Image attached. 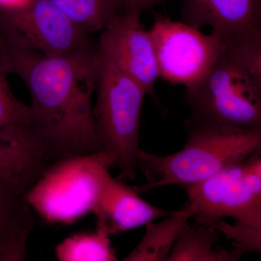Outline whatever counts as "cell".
<instances>
[{
  "mask_svg": "<svg viewBox=\"0 0 261 261\" xmlns=\"http://www.w3.org/2000/svg\"><path fill=\"white\" fill-rule=\"evenodd\" d=\"M140 13L121 11L102 31L97 47L146 94L155 98L154 85L160 78L153 44L140 21Z\"/></svg>",
  "mask_w": 261,
  "mask_h": 261,
  "instance_id": "obj_9",
  "label": "cell"
},
{
  "mask_svg": "<svg viewBox=\"0 0 261 261\" xmlns=\"http://www.w3.org/2000/svg\"><path fill=\"white\" fill-rule=\"evenodd\" d=\"M93 213L97 217V227L102 228L110 236L117 233L145 226L173 212L163 210L141 198L133 187L108 172Z\"/></svg>",
  "mask_w": 261,
  "mask_h": 261,
  "instance_id": "obj_12",
  "label": "cell"
},
{
  "mask_svg": "<svg viewBox=\"0 0 261 261\" xmlns=\"http://www.w3.org/2000/svg\"><path fill=\"white\" fill-rule=\"evenodd\" d=\"M9 72L0 51V128L15 125H31L30 107L19 100L10 89Z\"/></svg>",
  "mask_w": 261,
  "mask_h": 261,
  "instance_id": "obj_18",
  "label": "cell"
},
{
  "mask_svg": "<svg viewBox=\"0 0 261 261\" xmlns=\"http://www.w3.org/2000/svg\"><path fill=\"white\" fill-rule=\"evenodd\" d=\"M61 261H116L109 233L97 227L94 232L76 233L58 244L55 250Z\"/></svg>",
  "mask_w": 261,
  "mask_h": 261,
  "instance_id": "obj_17",
  "label": "cell"
},
{
  "mask_svg": "<svg viewBox=\"0 0 261 261\" xmlns=\"http://www.w3.org/2000/svg\"><path fill=\"white\" fill-rule=\"evenodd\" d=\"M97 100L93 107L100 148L123 181L137 177L141 115L145 91L98 49Z\"/></svg>",
  "mask_w": 261,
  "mask_h": 261,
  "instance_id": "obj_4",
  "label": "cell"
},
{
  "mask_svg": "<svg viewBox=\"0 0 261 261\" xmlns=\"http://www.w3.org/2000/svg\"><path fill=\"white\" fill-rule=\"evenodd\" d=\"M218 231L211 225L187 222L181 228L167 261H236L244 252L240 249L227 250L216 246Z\"/></svg>",
  "mask_w": 261,
  "mask_h": 261,
  "instance_id": "obj_14",
  "label": "cell"
},
{
  "mask_svg": "<svg viewBox=\"0 0 261 261\" xmlns=\"http://www.w3.org/2000/svg\"><path fill=\"white\" fill-rule=\"evenodd\" d=\"M32 211L22 194L0 181V261L25 260L34 226Z\"/></svg>",
  "mask_w": 261,
  "mask_h": 261,
  "instance_id": "obj_13",
  "label": "cell"
},
{
  "mask_svg": "<svg viewBox=\"0 0 261 261\" xmlns=\"http://www.w3.org/2000/svg\"><path fill=\"white\" fill-rule=\"evenodd\" d=\"M181 21L211 34L226 44L261 34V0H181Z\"/></svg>",
  "mask_w": 261,
  "mask_h": 261,
  "instance_id": "obj_10",
  "label": "cell"
},
{
  "mask_svg": "<svg viewBox=\"0 0 261 261\" xmlns=\"http://www.w3.org/2000/svg\"><path fill=\"white\" fill-rule=\"evenodd\" d=\"M75 25L92 35L102 32L121 11L120 0H49Z\"/></svg>",
  "mask_w": 261,
  "mask_h": 261,
  "instance_id": "obj_16",
  "label": "cell"
},
{
  "mask_svg": "<svg viewBox=\"0 0 261 261\" xmlns=\"http://www.w3.org/2000/svg\"><path fill=\"white\" fill-rule=\"evenodd\" d=\"M90 36L49 0H29L0 10V38L44 56H59L91 47Z\"/></svg>",
  "mask_w": 261,
  "mask_h": 261,
  "instance_id": "obj_8",
  "label": "cell"
},
{
  "mask_svg": "<svg viewBox=\"0 0 261 261\" xmlns=\"http://www.w3.org/2000/svg\"><path fill=\"white\" fill-rule=\"evenodd\" d=\"M182 209L195 224L211 225L245 253L261 250L260 152L203 181L183 187Z\"/></svg>",
  "mask_w": 261,
  "mask_h": 261,
  "instance_id": "obj_3",
  "label": "cell"
},
{
  "mask_svg": "<svg viewBox=\"0 0 261 261\" xmlns=\"http://www.w3.org/2000/svg\"><path fill=\"white\" fill-rule=\"evenodd\" d=\"M166 0H120L121 11H135L142 14V12Z\"/></svg>",
  "mask_w": 261,
  "mask_h": 261,
  "instance_id": "obj_19",
  "label": "cell"
},
{
  "mask_svg": "<svg viewBox=\"0 0 261 261\" xmlns=\"http://www.w3.org/2000/svg\"><path fill=\"white\" fill-rule=\"evenodd\" d=\"M113 167L102 149L51 163L24 195L48 224H70L93 212L105 176Z\"/></svg>",
  "mask_w": 261,
  "mask_h": 261,
  "instance_id": "obj_5",
  "label": "cell"
},
{
  "mask_svg": "<svg viewBox=\"0 0 261 261\" xmlns=\"http://www.w3.org/2000/svg\"><path fill=\"white\" fill-rule=\"evenodd\" d=\"M148 32L159 76L186 89L205 78L227 46L214 34L166 17L156 18Z\"/></svg>",
  "mask_w": 261,
  "mask_h": 261,
  "instance_id": "obj_7",
  "label": "cell"
},
{
  "mask_svg": "<svg viewBox=\"0 0 261 261\" xmlns=\"http://www.w3.org/2000/svg\"><path fill=\"white\" fill-rule=\"evenodd\" d=\"M190 219V215L181 208L160 223L146 224L145 236L123 260L167 261L181 228Z\"/></svg>",
  "mask_w": 261,
  "mask_h": 261,
  "instance_id": "obj_15",
  "label": "cell"
},
{
  "mask_svg": "<svg viewBox=\"0 0 261 261\" xmlns=\"http://www.w3.org/2000/svg\"><path fill=\"white\" fill-rule=\"evenodd\" d=\"M29 1V0H0V10L17 8Z\"/></svg>",
  "mask_w": 261,
  "mask_h": 261,
  "instance_id": "obj_20",
  "label": "cell"
},
{
  "mask_svg": "<svg viewBox=\"0 0 261 261\" xmlns=\"http://www.w3.org/2000/svg\"><path fill=\"white\" fill-rule=\"evenodd\" d=\"M187 141L181 150L166 156L140 149L137 170L147 183L135 186L136 192L168 185H187L203 181L261 149V126L237 128L185 122Z\"/></svg>",
  "mask_w": 261,
  "mask_h": 261,
  "instance_id": "obj_2",
  "label": "cell"
},
{
  "mask_svg": "<svg viewBox=\"0 0 261 261\" xmlns=\"http://www.w3.org/2000/svg\"><path fill=\"white\" fill-rule=\"evenodd\" d=\"M187 121L237 128L261 126V79L226 46L209 73L185 90Z\"/></svg>",
  "mask_w": 261,
  "mask_h": 261,
  "instance_id": "obj_6",
  "label": "cell"
},
{
  "mask_svg": "<svg viewBox=\"0 0 261 261\" xmlns=\"http://www.w3.org/2000/svg\"><path fill=\"white\" fill-rule=\"evenodd\" d=\"M0 51L10 74L28 87L31 126L53 163L100 150L92 105L97 46L47 56L0 38Z\"/></svg>",
  "mask_w": 261,
  "mask_h": 261,
  "instance_id": "obj_1",
  "label": "cell"
},
{
  "mask_svg": "<svg viewBox=\"0 0 261 261\" xmlns=\"http://www.w3.org/2000/svg\"><path fill=\"white\" fill-rule=\"evenodd\" d=\"M53 163L31 125L0 128V181L24 196Z\"/></svg>",
  "mask_w": 261,
  "mask_h": 261,
  "instance_id": "obj_11",
  "label": "cell"
}]
</instances>
